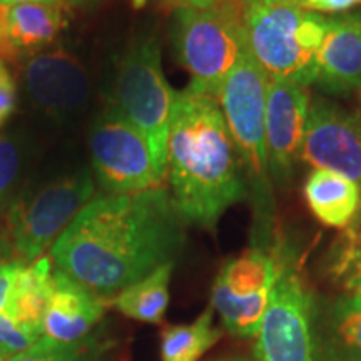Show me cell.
I'll return each instance as SVG.
<instances>
[{"label": "cell", "mask_w": 361, "mask_h": 361, "mask_svg": "<svg viewBox=\"0 0 361 361\" xmlns=\"http://www.w3.org/2000/svg\"><path fill=\"white\" fill-rule=\"evenodd\" d=\"M184 219L164 186L90 200L52 245L56 269L106 300L174 263Z\"/></svg>", "instance_id": "cell-1"}, {"label": "cell", "mask_w": 361, "mask_h": 361, "mask_svg": "<svg viewBox=\"0 0 361 361\" xmlns=\"http://www.w3.org/2000/svg\"><path fill=\"white\" fill-rule=\"evenodd\" d=\"M238 157L218 99L191 85L176 92L168 176L184 223L213 229L228 207L245 200Z\"/></svg>", "instance_id": "cell-2"}, {"label": "cell", "mask_w": 361, "mask_h": 361, "mask_svg": "<svg viewBox=\"0 0 361 361\" xmlns=\"http://www.w3.org/2000/svg\"><path fill=\"white\" fill-rule=\"evenodd\" d=\"M243 22L247 49L271 79L314 84L326 17L301 0H247Z\"/></svg>", "instance_id": "cell-3"}, {"label": "cell", "mask_w": 361, "mask_h": 361, "mask_svg": "<svg viewBox=\"0 0 361 361\" xmlns=\"http://www.w3.org/2000/svg\"><path fill=\"white\" fill-rule=\"evenodd\" d=\"M243 6L219 2L209 8L174 11V49L179 62L191 74L189 85L216 99L226 78L250 52Z\"/></svg>", "instance_id": "cell-4"}, {"label": "cell", "mask_w": 361, "mask_h": 361, "mask_svg": "<svg viewBox=\"0 0 361 361\" xmlns=\"http://www.w3.org/2000/svg\"><path fill=\"white\" fill-rule=\"evenodd\" d=\"M117 109L144 137L162 184L168 178V142L173 123L176 92L166 79L161 47L154 37H144L124 54L116 79Z\"/></svg>", "instance_id": "cell-5"}, {"label": "cell", "mask_w": 361, "mask_h": 361, "mask_svg": "<svg viewBox=\"0 0 361 361\" xmlns=\"http://www.w3.org/2000/svg\"><path fill=\"white\" fill-rule=\"evenodd\" d=\"M94 183L87 169L45 184L27 200L17 201L8 213V239L13 258L29 264L44 256L92 200Z\"/></svg>", "instance_id": "cell-6"}, {"label": "cell", "mask_w": 361, "mask_h": 361, "mask_svg": "<svg viewBox=\"0 0 361 361\" xmlns=\"http://www.w3.org/2000/svg\"><path fill=\"white\" fill-rule=\"evenodd\" d=\"M268 85L269 75L247 52L226 78L218 96L239 161L263 194L268 192L269 173L266 157Z\"/></svg>", "instance_id": "cell-7"}, {"label": "cell", "mask_w": 361, "mask_h": 361, "mask_svg": "<svg viewBox=\"0 0 361 361\" xmlns=\"http://www.w3.org/2000/svg\"><path fill=\"white\" fill-rule=\"evenodd\" d=\"M313 295L293 261L281 268L256 338V361H316L313 345Z\"/></svg>", "instance_id": "cell-8"}, {"label": "cell", "mask_w": 361, "mask_h": 361, "mask_svg": "<svg viewBox=\"0 0 361 361\" xmlns=\"http://www.w3.org/2000/svg\"><path fill=\"white\" fill-rule=\"evenodd\" d=\"M89 144L94 174L109 194H134L162 186L147 139L117 107L94 123Z\"/></svg>", "instance_id": "cell-9"}, {"label": "cell", "mask_w": 361, "mask_h": 361, "mask_svg": "<svg viewBox=\"0 0 361 361\" xmlns=\"http://www.w3.org/2000/svg\"><path fill=\"white\" fill-rule=\"evenodd\" d=\"M279 268L281 256L263 247H252L223 266L213 288V308L231 335H258Z\"/></svg>", "instance_id": "cell-10"}, {"label": "cell", "mask_w": 361, "mask_h": 361, "mask_svg": "<svg viewBox=\"0 0 361 361\" xmlns=\"http://www.w3.org/2000/svg\"><path fill=\"white\" fill-rule=\"evenodd\" d=\"M300 159L316 169L361 179V117L324 97L310 99Z\"/></svg>", "instance_id": "cell-11"}, {"label": "cell", "mask_w": 361, "mask_h": 361, "mask_svg": "<svg viewBox=\"0 0 361 361\" xmlns=\"http://www.w3.org/2000/svg\"><path fill=\"white\" fill-rule=\"evenodd\" d=\"M310 92L286 79H271L266 97V157L276 183H288L300 159Z\"/></svg>", "instance_id": "cell-12"}, {"label": "cell", "mask_w": 361, "mask_h": 361, "mask_svg": "<svg viewBox=\"0 0 361 361\" xmlns=\"http://www.w3.org/2000/svg\"><path fill=\"white\" fill-rule=\"evenodd\" d=\"M22 75L34 102L51 114H72L82 109L89 99L87 72L78 59L64 51L35 54Z\"/></svg>", "instance_id": "cell-13"}, {"label": "cell", "mask_w": 361, "mask_h": 361, "mask_svg": "<svg viewBox=\"0 0 361 361\" xmlns=\"http://www.w3.org/2000/svg\"><path fill=\"white\" fill-rule=\"evenodd\" d=\"M314 84L324 92L346 96L361 84V16L326 17V32L316 61Z\"/></svg>", "instance_id": "cell-14"}, {"label": "cell", "mask_w": 361, "mask_h": 361, "mask_svg": "<svg viewBox=\"0 0 361 361\" xmlns=\"http://www.w3.org/2000/svg\"><path fill=\"white\" fill-rule=\"evenodd\" d=\"M104 314V298L54 269L51 300L44 318V336L61 343L84 340Z\"/></svg>", "instance_id": "cell-15"}, {"label": "cell", "mask_w": 361, "mask_h": 361, "mask_svg": "<svg viewBox=\"0 0 361 361\" xmlns=\"http://www.w3.org/2000/svg\"><path fill=\"white\" fill-rule=\"evenodd\" d=\"M311 328L316 361H361V296L313 303Z\"/></svg>", "instance_id": "cell-16"}, {"label": "cell", "mask_w": 361, "mask_h": 361, "mask_svg": "<svg viewBox=\"0 0 361 361\" xmlns=\"http://www.w3.org/2000/svg\"><path fill=\"white\" fill-rule=\"evenodd\" d=\"M54 266L51 256L24 264L16 259L4 314L30 340L44 336V318L51 300Z\"/></svg>", "instance_id": "cell-17"}, {"label": "cell", "mask_w": 361, "mask_h": 361, "mask_svg": "<svg viewBox=\"0 0 361 361\" xmlns=\"http://www.w3.org/2000/svg\"><path fill=\"white\" fill-rule=\"evenodd\" d=\"M64 25L62 4H19L6 7V29L0 54L25 56L47 47Z\"/></svg>", "instance_id": "cell-18"}, {"label": "cell", "mask_w": 361, "mask_h": 361, "mask_svg": "<svg viewBox=\"0 0 361 361\" xmlns=\"http://www.w3.org/2000/svg\"><path fill=\"white\" fill-rule=\"evenodd\" d=\"M305 200L324 226L345 229L358 214L360 186L333 171L316 169L306 179Z\"/></svg>", "instance_id": "cell-19"}, {"label": "cell", "mask_w": 361, "mask_h": 361, "mask_svg": "<svg viewBox=\"0 0 361 361\" xmlns=\"http://www.w3.org/2000/svg\"><path fill=\"white\" fill-rule=\"evenodd\" d=\"M174 263H168L141 281L130 284L114 298V306L129 318L159 323L169 303V281Z\"/></svg>", "instance_id": "cell-20"}, {"label": "cell", "mask_w": 361, "mask_h": 361, "mask_svg": "<svg viewBox=\"0 0 361 361\" xmlns=\"http://www.w3.org/2000/svg\"><path fill=\"white\" fill-rule=\"evenodd\" d=\"M221 338L213 326V308L191 324L171 326L162 333V361H197Z\"/></svg>", "instance_id": "cell-21"}, {"label": "cell", "mask_w": 361, "mask_h": 361, "mask_svg": "<svg viewBox=\"0 0 361 361\" xmlns=\"http://www.w3.org/2000/svg\"><path fill=\"white\" fill-rule=\"evenodd\" d=\"M102 350L104 345L92 336L75 343H61L42 336L7 361H96L102 356Z\"/></svg>", "instance_id": "cell-22"}, {"label": "cell", "mask_w": 361, "mask_h": 361, "mask_svg": "<svg viewBox=\"0 0 361 361\" xmlns=\"http://www.w3.org/2000/svg\"><path fill=\"white\" fill-rule=\"evenodd\" d=\"M20 168L22 154L17 142L11 137H0V207L11 197Z\"/></svg>", "instance_id": "cell-23"}, {"label": "cell", "mask_w": 361, "mask_h": 361, "mask_svg": "<svg viewBox=\"0 0 361 361\" xmlns=\"http://www.w3.org/2000/svg\"><path fill=\"white\" fill-rule=\"evenodd\" d=\"M361 261V211L355 216L348 228H345L343 243L338 252L335 271L340 278H345Z\"/></svg>", "instance_id": "cell-24"}, {"label": "cell", "mask_w": 361, "mask_h": 361, "mask_svg": "<svg viewBox=\"0 0 361 361\" xmlns=\"http://www.w3.org/2000/svg\"><path fill=\"white\" fill-rule=\"evenodd\" d=\"M16 109V82L6 64L0 61V126L11 117Z\"/></svg>", "instance_id": "cell-25"}, {"label": "cell", "mask_w": 361, "mask_h": 361, "mask_svg": "<svg viewBox=\"0 0 361 361\" xmlns=\"http://www.w3.org/2000/svg\"><path fill=\"white\" fill-rule=\"evenodd\" d=\"M361 0H319V2L311 4V6H303L310 11L314 12H329V13H338V12H346L351 7L358 6Z\"/></svg>", "instance_id": "cell-26"}, {"label": "cell", "mask_w": 361, "mask_h": 361, "mask_svg": "<svg viewBox=\"0 0 361 361\" xmlns=\"http://www.w3.org/2000/svg\"><path fill=\"white\" fill-rule=\"evenodd\" d=\"M166 6H171L176 8H184V7H192V8H209L214 7L216 4H219V0H161Z\"/></svg>", "instance_id": "cell-27"}, {"label": "cell", "mask_w": 361, "mask_h": 361, "mask_svg": "<svg viewBox=\"0 0 361 361\" xmlns=\"http://www.w3.org/2000/svg\"><path fill=\"white\" fill-rule=\"evenodd\" d=\"M343 279H345L346 286L350 288L351 293L361 296V261Z\"/></svg>", "instance_id": "cell-28"}, {"label": "cell", "mask_w": 361, "mask_h": 361, "mask_svg": "<svg viewBox=\"0 0 361 361\" xmlns=\"http://www.w3.org/2000/svg\"><path fill=\"white\" fill-rule=\"evenodd\" d=\"M13 250H12V245H11V239L6 234L0 233V269H2L4 264L11 263L13 261Z\"/></svg>", "instance_id": "cell-29"}, {"label": "cell", "mask_w": 361, "mask_h": 361, "mask_svg": "<svg viewBox=\"0 0 361 361\" xmlns=\"http://www.w3.org/2000/svg\"><path fill=\"white\" fill-rule=\"evenodd\" d=\"M19 4H62L61 0H0V6H19ZM64 6V4H62Z\"/></svg>", "instance_id": "cell-30"}, {"label": "cell", "mask_w": 361, "mask_h": 361, "mask_svg": "<svg viewBox=\"0 0 361 361\" xmlns=\"http://www.w3.org/2000/svg\"><path fill=\"white\" fill-rule=\"evenodd\" d=\"M4 29H6V6H0V49L4 42Z\"/></svg>", "instance_id": "cell-31"}, {"label": "cell", "mask_w": 361, "mask_h": 361, "mask_svg": "<svg viewBox=\"0 0 361 361\" xmlns=\"http://www.w3.org/2000/svg\"><path fill=\"white\" fill-rule=\"evenodd\" d=\"M64 6H72V7H80V6H89V4L97 2V0H61Z\"/></svg>", "instance_id": "cell-32"}, {"label": "cell", "mask_w": 361, "mask_h": 361, "mask_svg": "<svg viewBox=\"0 0 361 361\" xmlns=\"http://www.w3.org/2000/svg\"><path fill=\"white\" fill-rule=\"evenodd\" d=\"M11 353H8V351L6 350V348H4V346L2 345H0V361H7L8 358H11Z\"/></svg>", "instance_id": "cell-33"}, {"label": "cell", "mask_w": 361, "mask_h": 361, "mask_svg": "<svg viewBox=\"0 0 361 361\" xmlns=\"http://www.w3.org/2000/svg\"><path fill=\"white\" fill-rule=\"evenodd\" d=\"M219 2H226V4H239V6H243V4H246L247 0H219Z\"/></svg>", "instance_id": "cell-34"}, {"label": "cell", "mask_w": 361, "mask_h": 361, "mask_svg": "<svg viewBox=\"0 0 361 361\" xmlns=\"http://www.w3.org/2000/svg\"><path fill=\"white\" fill-rule=\"evenodd\" d=\"M221 361H256V360H250V358H228V360H221Z\"/></svg>", "instance_id": "cell-35"}, {"label": "cell", "mask_w": 361, "mask_h": 361, "mask_svg": "<svg viewBox=\"0 0 361 361\" xmlns=\"http://www.w3.org/2000/svg\"><path fill=\"white\" fill-rule=\"evenodd\" d=\"M301 2H303L305 6H311V4H316V2H319V0H301Z\"/></svg>", "instance_id": "cell-36"}, {"label": "cell", "mask_w": 361, "mask_h": 361, "mask_svg": "<svg viewBox=\"0 0 361 361\" xmlns=\"http://www.w3.org/2000/svg\"><path fill=\"white\" fill-rule=\"evenodd\" d=\"M358 211H361V179H360V209Z\"/></svg>", "instance_id": "cell-37"}, {"label": "cell", "mask_w": 361, "mask_h": 361, "mask_svg": "<svg viewBox=\"0 0 361 361\" xmlns=\"http://www.w3.org/2000/svg\"><path fill=\"white\" fill-rule=\"evenodd\" d=\"M96 361H106V358H104V356H101V358L96 360Z\"/></svg>", "instance_id": "cell-38"}, {"label": "cell", "mask_w": 361, "mask_h": 361, "mask_svg": "<svg viewBox=\"0 0 361 361\" xmlns=\"http://www.w3.org/2000/svg\"><path fill=\"white\" fill-rule=\"evenodd\" d=\"M358 90H360V99H361V84H360V87H358Z\"/></svg>", "instance_id": "cell-39"}, {"label": "cell", "mask_w": 361, "mask_h": 361, "mask_svg": "<svg viewBox=\"0 0 361 361\" xmlns=\"http://www.w3.org/2000/svg\"><path fill=\"white\" fill-rule=\"evenodd\" d=\"M358 116H360V117H361V112H360V114H358Z\"/></svg>", "instance_id": "cell-40"}]
</instances>
